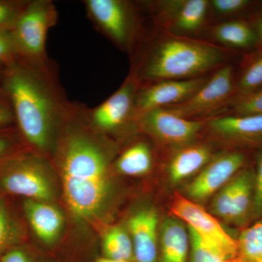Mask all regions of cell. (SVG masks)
Here are the masks:
<instances>
[{"label":"cell","mask_w":262,"mask_h":262,"mask_svg":"<svg viewBox=\"0 0 262 262\" xmlns=\"http://www.w3.org/2000/svg\"><path fill=\"white\" fill-rule=\"evenodd\" d=\"M53 154L72 214L84 222L101 220L113 195L110 169L115 146L84 122L80 104H74L63 122Z\"/></svg>","instance_id":"obj_1"},{"label":"cell","mask_w":262,"mask_h":262,"mask_svg":"<svg viewBox=\"0 0 262 262\" xmlns=\"http://www.w3.org/2000/svg\"><path fill=\"white\" fill-rule=\"evenodd\" d=\"M8 67L4 91L15 122L27 142L42 154L53 153L62 125L74 103L66 97L51 61L33 62L20 58Z\"/></svg>","instance_id":"obj_2"},{"label":"cell","mask_w":262,"mask_h":262,"mask_svg":"<svg viewBox=\"0 0 262 262\" xmlns=\"http://www.w3.org/2000/svg\"><path fill=\"white\" fill-rule=\"evenodd\" d=\"M225 60L218 46L173 34L150 45L131 74L140 85L145 82L188 80L220 67Z\"/></svg>","instance_id":"obj_3"},{"label":"cell","mask_w":262,"mask_h":262,"mask_svg":"<svg viewBox=\"0 0 262 262\" xmlns=\"http://www.w3.org/2000/svg\"><path fill=\"white\" fill-rule=\"evenodd\" d=\"M57 20L58 12L51 0L28 1L10 30L19 57L33 62L49 60L46 40Z\"/></svg>","instance_id":"obj_4"},{"label":"cell","mask_w":262,"mask_h":262,"mask_svg":"<svg viewBox=\"0 0 262 262\" xmlns=\"http://www.w3.org/2000/svg\"><path fill=\"white\" fill-rule=\"evenodd\" d=\"M48 164L42 156L24 155L6 165L0 185L6 192L32 201L51 202L56 196Z\"/></svg>","instance_id":"obj_5"},{"label":"cell","mask_w":262,"mask_h":262,"mask_svg":"<svg viewBox=\"0 0 262 262\" xmlns=\"http://www.w3.org/2000/svg\"><path fill=\"white\" fill-rule=\"evenodd\" d=\"M140 84L133 74L107 99L94 108L80 104V113L90 127L106 137L136 124V98Z\"/></svg>","instance_id":"obj_6"},{"label":"cell","mask_w":262,"mask_h":262,"mask_svg":"<svg viewBox=\"0 0 262 262\" xmlns=\"http://www.w3.org/2000/svg\"><path fill=\"white\" fill-rule=\"evenodd\" d=\"M83 4L98 30L123 51H130L138 27L133 5L123 0H84Z\"/></svg>","instance_id":"obj_7"},{"label":"cell","mask_w":262,"mask_h":262,"mask_svg":"<svg viewBox=\"0 0 262 262\" xmlns=\"http://www.w3.org/2000/svg\"><path fill=\"white\" fill-rule=\"evenodd\" d=\"M233 88V68L225 66L217 70L190 98L179 104L164 108L184 118L198 120L218 113L229 104Z\"/></svg>","instance_id":"obj_8"},{"label":"cell","mask_w":262,"mask_h":262,"mask_svg":"<svg viewBox=\"0 0 262 262\" xmlns=\"http://www.w3.org/2000/svg\"><path fill=\"white\" fill-rule=\"evenodd\" d=\"M206 122L184 118L165 108H155L136 117L139 128L161 144L178 148L192 144Z\"/></svg>","instance_id":"obj_9"},{"label":"cell","mask_w":262,"mask_h":262,"mask_svg":"<svg viewBox=\"0 0 262 262\" xmlns=\"http://www.w3.org/2000/svg\"><path fill=\"white\" fill-rule=\"evenodd\" d=\"M254 181L253 169H242L213 196V215L234 225H244L253 214Z\"/></svg>","instance_id":"obj_10"},{"label":"cell","mask_w":262,"mask_h":262,"mask_svg":"<svg viewBox=\"0 0 262 262\" xmlns=\"http://www.w3.org/2000/svg\"><path fill=\"white\" fill-rule=\"evenodd\" d=\"M170 211L188 227L211 242L224 248L234 257L238 256L237 239L231 237L215 217L198 203L176 194Z\"/></svg>","instance_id":"obj_11"},{"label":"cell","mask_w":262,"mask_h":262,"mask_svg":"<svg viewBox=\"0 0 262 262\" xmlns=\"http://www.w3.org/2000/svg\"><path fill=\"white\" fill-rule=\"evenodd\" d=\"M246 156L241 151H227L212 158L187 187L189 199L198 203L213 198L242 170Z\"/></svg>","instance_id":"obj_12"},{"label":"cell","mask_w":262,"mask_h":262,"mask_svg":"<svg viewBox=\"0 0 262 262\" xmlns=\"http://www.w3.org/2000/svg\"><path fill=\"white\" fill-rule=\"evenodd\" d=\"M208 80L206 77H199L188 80L159 81L140 85L136 98V115L184 102Z\"/></svg>","instance_id":"obj_13"},{"label":"cell","mask_w":262,"mask_h":262,"mask_svg":"<svg viewBox=\"0 0 262 262\" xmlns=\"http://www.w3.org/2000/svg\"><path fill=\"white\" fill-rule=\"evenodd\" d=\"M209 5L206 0L160 2L155 4V17L173 35L182 36L201 28Z\"/></svg>","instance_id":"obj_14"},{"label":"cell","mask_w":262,"mask_h":262,"mask_svg":"<svg viewBox=\"0 0 262 262\" xmlns=\"http://www.w3.org/2000/svg\"><path fill=\"white\" fill-rule=\"evenodd\" d=\"M129 234L134 246L135 262H158L159 218L151 207L134 212L128 220Z\"/></svg>","instance_id":"obj_15"},{"label":"cell","mask_w":262,"mask_h":262,"mask_svg":"<svg viewBox=\"0 0 262 262\" xmlns=\"http://www.w3.org/2000/svg\"><path fill=\"white\" fill-rule=\"evenodd\" d=\"M205 127L213 135L234 144L262 142V115L215 116L206 121Z\"/></svg>","instance_id":"obj_16"},{"label":"cell","mask_w":262,"mask_h":262,"mask_svg":"<svg viewBox=\"0 0 262 262\" xmlns=\"http://www.w3.org/2000/svg\"><path fill=\"white\" fill-rule=\"evenodd\" d=\"M24 210L29 225L43 244L53 246L58 242L64 228V217L49 202L26 200Z\"/></svg>","instance_id":"obj_17"},{"label":"cell","mask_w":262,"mask_h":262,"mask_svg":"<svg viewBox=\"0 0 262 262\" xmlns=\"http://www.w3.org/2000/svg\"><path fill=\"white\" fill-rule=\"evenodd\" d=\"M189 237L187 226L175 216L160 226L158 262H189Z\"/></svg>","instance_id":"obj_18"},{"label":"cell","mask_w":262,"mask_h":262,"mask_svg":"<svg viewBox=\"0 0 262 262\" xmlns=\"http://www.w3.org/2000/svg\"><path fill=\"white\" fill-rule=\"evenodd\" d=\"M212 159V150L206 144H192L182 146L170 160L168 177L173 184L199 173Z\"/></svg>","instance_id":"obj_19"},{"label":"cell","mask_w":262,"mask_h":262,"mask_svg":"<svg viewBox=\"0 0 262 262\" xmlns=\"http://www.w3.org/2000/svg\"><path fill=\"white\" fill-rule=\"evenodd\" d=\"M153 155L149 144L138 141L124 150L115 161L119 173L129 177L145 175L152 168Z\"/></svg>","instance_id":"obj_20"},{"label":"cell","mask_w":262,"mask_h":262,"mask_svg":"<svg viewBox=\"0 0 262 262\" xmlns=\"http://www.w3.org/2000/svg\"><path fill=\"white\" fill-rule=\"evenodd\" d=\"M212 35L215 40L234 48H248L257 40V34L242 21L225 22L215 26Z\"/></svg>","instance_id":"obj_21"},{"label":"cell","mask_w":262,"mask_h":262,"mask_svg":"<svg viewBox=\"0 0 262 262\" xmlns=\"http://www.w3.org/2000/svg\"><path fill=\"white\" fill-rule=\"evenodd\" d=\"M102 251L103 257L108 259L135 262L130 234L121 227H111L105 232Z\"/></svg>","instance_id":"obj_22"},{"label":"cell","mask_w":262,"mask_h":262,"mask_svg":"<svg viewBox=\"0 0 262 262\" xmlns=\"http://www.w3.org/2000/svg\"><path fill=\"white\" fill-rule=\"evenodd\" d=\"M187 229L189 237V262H219L234 258L224 248L202 237L192 229L188 227Z\"/></svg>","instance_id":"obj_23"},{"label":"cell","mask_w":262,"mask_h":262,"mask_svg":"<svg viewBox=\"0 0 262 262\" xmlns=\"http://www.w3.org/2000/svg\"><path fill=\"white\" fill-rule=\"evenodd\" d=\"M237 242L239 258L246 262H262V218L244 229Z\"/></svg>","instance_id":"obj_24"},{"label":"cell","mask_w":262,"mask_h":262,"mask_svg":"<svg viewBox=\"0 0 262 262\" xmlns=\"http://www.w3.org/2000/svg\"><path fill=\"white\" fill-rule=\"evenodd\" d=\"M229 105L234 112V115H262V90L239 95L237 97L232 98Z\"/></svg>","instance_id":"obj_25"},{"label":"cell","mask_w":262,"mask_h":262,"mask_svg":"<svg viewBox=\"0 0 262 262\" xmlns=\"http://www.w3.org/2000/svg\"><path fill=\"white\" fill-rule=\"evenodd\" d=\"M262 86V56L258 57L246 69L237 88L239 95L250 94Z\"/></svg>","instance_id":"obj_26"},{"label":"cell","mask_w":262,"mask_h":262,"mask_svg":"<svg viewBox=\"0 0 262 262\" xmlns=\"http://www.w3.org/2000/svg\"><path fill=\"white\" fill-rule=\"evenodd\" d=\"M18 239V229L8 208L0 202V251L15 244Z\"/></svg>","instance_id":"obj_27"},{"label":"cell","mask_w":262,"mask_h":262,"mask_svg":"<svg viewBox=\"0 0 262 262\" xmlns=\"http://www.w3.org/2000/svg\"><path fill=\"white\" fill-rule=\"evenodd\" d=\"M27 3L0 0V29L11 30Z\"/></svg>","instance_id":"obj_28"},{"label":"cell","mask_w":262,"mask_h":262,"mask_svg":"<svg viewBox=\"0 0 262 262\" xmlns=\"http://www.w3.org/2000/svg\"><path fill=\"white\" fill-rule=\"evenodd\" d=\"M20 58L10 30L0 29V63L7 67L14 64Z\"/></svg>","instance_id":"obj_29"},{"label":"cell","mask_w":262,"mask_h":262,"mask_svg":"<svg viewBox=\"0 0 262 262\" xmlns=\"http://www.w3.org/2000/svg\"><path fill=\"white\" fill-rule=\"evenodd\" d=\"M255 172L254 196L253 215L255 219L262 218V149L258 154L256 170Z\"/></svg>","instance_id":"obj_30"},{"label":"cell","mask_w":262,"mask_h":262,"mask_svg":"<svg viewBox=\"0 0 262 262\" xmlns=\"http://www.w3.org/2000/svg\"><path fill=\"white\" fill-rule=\"evenodd\" d=\"M249 3L247 0H212L209 2L215 13L221 15L237 13L246 8Z\"/></svg>","instance_id":"obj_31"},{"label":"cell","mask_w":262,"mask_h":262,"mask_svg":"<svg viewBox=\"0 0 262 262\" xmlns=\"http://www.w3.org/2000/svg\"><path fill=\"white\" fill-rule=\"evenodd\" d=\"M0 95V128L8 126L15 122L14 113L12 108L8 96L7 98H3Z\"/></svg>","instance_id":"obj_32"},{"label":"cell","mask_w":262,"mask_h":262,"mask_svg":"<svg viewBox=\"0 0 262 262\" xmlns=\"http://www.w3.org/2000/svg\"><path fill=\"white\" fill-rule=\"evenodd\" d=\"M0 262H34L30 255L22 248H12L3 255Z\"/></svg>","instance_id":"obj_33"},{"label":"cell","mask_w":262,"mask_h":262,"mask_svg":"<svg viewBox=\"0 0 262 262\" xmlns=\"http://www.w3.org/2000/svg\"><path fill=\"white\" fill-rule=\"evenodd\" d=\"M10 141L6 138L0 136V158H3L9 149Z\"/></svg>","instance_id":"obj_34"},{"label":"cell","mask_w":262,"mask_h":262,"mask_svg":"<svg viewBox=\"0 0 262 262\" xmlns=\"http://www.w3.org/2000/svg\"><path fill=\"white\" fill-rule=\"evenodd\" d=\"M219 262H246L244 260H243L242 258H239V256H237V257L229 258V259L223 260V261H221Z\"/></svg>","instance_id":"obj_35"},{"label":"cell","mask_w":262,"mask_h":262,"mask_svg":"<svg viewBox=\"0 0 262 262\" xmlns=\"http://www.w3.org/2000/svg\"><path fill=\"white\" fill-rule=\"evenodd\" d=\"M257 36L262 40V18L259 20L257 24Z\"/></svg>","instance_id":"obj_36"},{"label":"cell","mask_w":262,"mask_h":262,"mask_svg":"<svg viewBox=\"0 0 262 262\" xmlns=\"http://www.w3.org/2000/svg\"><path fill=\"white\" fill-rule=\"evenodd\" d=\"M94 262H127V261H117V260H113V259H108V258L102 257L98 258L96 261Z\"/></svg>","instance_id":"obj_37"}]
</instances>
